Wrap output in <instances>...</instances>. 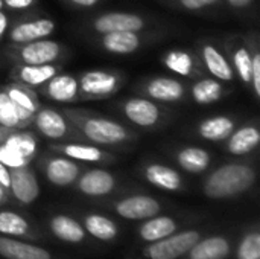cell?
<instances>
[{"mask_svg":"<svg viewBox=\"0 0 260 259\" xmlns=\"http://www.w3.org/2000/svg\"><path fill=\"white\" fill-rule=\"evenodd\" d=\"M79 90L81 98L85 101H98L105 99L114 95L122 84V76L111 70H87L79 78Z\"/></svg>","mask_w":260,"mask_h":259,"instance_id":"7c38bea8","label":"cell"},{"mask_svg":"<svg viewBox=\"0 0 260 259\" xmlns=\"http://www.w3.org/2000/svg\"><path fill=\"white\" fill-rule=\"evenodd\" d=\"M0 127L6 128H24L20 121L18 110L5 90H0Z\"/></svg>","mask_w":260,"mask_h":259,"instance_id":"d590c367","label":"cell"},{"mask_svg":"<svg viewBox=\"0 0 260 259\" xmlns=\"http://www.w3.org/2000/svg\"><path fill=\"white\" fill-rule=\"evenodd\" d=\"M0 143L6 145L9 150L17 153L26 162H32L37 150H38V139L34 133L24 128H6L0 127Z\"/></svg>","mask_w":260,"mask_h":259,"instance_id":"7402d4cb","label":"cell"},{"mask_svg":"<svg viewBox=\"0 0 260 259\" xmlns=\"http://www.w3.org/2000/svg\"><path fill=\"white\" fill-rule=\"evenodd\" d=\"M8 27H9V20H8V15H6L3 11H0V38H2V37L6 34Z\"/></svg>","mask_w":260,"mask_h":259,"instance_id":"7bdbcfd3","label":"cell"},{"mask_svg":"<svg viewBox=\"0 0 260 259\" xmlns=\"http://www.w3.org/2000/svg\"><path fill=\"white\" fill-rule=\"evenodd\" d=\"M253 2H254V0H227V3H229L232 8H235V9H245V8H248Z\"/></svg>","mask_w":260,"mask_h":259,"instance_id":"b9f144b4","label":"cell"},{"mask_svg":"<svg viewBox=\"0 0 260 259\" xmlns=\"http://www.w3.org/2000/svg\"><path fill=\"white\" fill-rule=\"evenodd\" d=\"M32 124L38 130V133L44 136L46 139L61 140V139L79 137L78 130L72 125L67 116L53 108H47V107L38 108V111L34 116Z\"/></svg>","mask_w":260,"mask_h":259,"instance_id":"5bb4252c","label":"cell"},{"mask_svg":"<svg viewBox=\"0 0 260 259\" xmlns=\"http://www.w3.org/2000/svg\"><path fill=\"white\" fill-rule=\"evenodd\" d=\"M146 95L152 101L158 102H178L186 95V87L181 81L175 78H166V76H157L148 81L145 85Z\"/></svg>","mask_w":260,"mask_h":259,"instance_id":"484cf974","label":"cell"},{"mask_svg":"<svg viewBox=\"0 0 260 259\" xmlns=\"http://www.w3.org/2000/svg\"><path fill=\"white\" fill-rule=\"evenodd\" d=\"M40 165L46 180L56 188H72L84 171L79 162L61 154L46 156Z\"/></svg>","mask_w":260,"mask_h":259,"instance_id":"9a60e30c","label":"cell"},{"mask_svg":"<svg viewBox=\"0 0 260 259\" xmlns=\"http://www.w3.org/2000/svg\"><path fill=\"white\" fill-rule=\"evenodd\" d=\"M53 246H64L70 250L101 255L105 246L96 241L81 224V221L67 209H50L40 221Z\"/></svg>","mask_w":260,"mask_h":259,"instance_id":"7a4b0ae2","label":"cell"},{"mask_svg":"<svg viewBox=\"0 0 260 259\" xmlns=\"http://www.w3.org/2000/svg\"><path fill=\"white\" fill-rule=\"evenodd\" d=\"M99 44L108 53L129 55L134 53L142 46V35L140 32H133V31L108 32L101 35Z\"/></svg>","mask_w":260,"mask_h":259,"instance_id":"83f0119b","label":"cell"},{"mask_svg":"<svg viewBox=\"0 0 260 259\" xmlns=\"http://www.w3.org/2000/svg\"><path fill=\"white\" fill-rule=\"evenodd\" d=\"M0 235L53 246L38 220L24 211L9 209L8 206L0 208Z\"/></svg>","mask_w":260,"mask_h":259,"instance_id":"ba28073f","label":"cell"},{"mask_svg":"<svg viewBox=\"0 0 260 259\" xmlns=\"http://www.w3.org/2000/svg\"><path fill=\"white\" fill-rule=\"evenodd\" d=\"M55 31V21L50 18H35L17 23L9 31V41L14 44H23L49 37Z\"/></svg>","mask_w":260,"mask_h":259,"instance_id":"d4e9b609","label":"cell"},{"mask_svg":"<svg viewBox=\"0 0 260 259\" xmlns=\"http://www.w3.org/2000/svg\"><path fill=\"white\" fill-rule=\"evenodd\" d=\"M229 53H230V64L238 75V78L250 85L251 84V64H253V56L250 47H247L241 40H233L227 46Z\"/></svg>","mask_w":260,"mask_h":259,"instance_id":"1f68e13d","label":"cell"},{"mask_svg":"<svg viewBox=\"0 0 260 259\" xmlns=\"http://www.w3.org/2000/svg\"><path fill=\"white\" fill-rule=\"evenodd\" d=\"M3 2V6H8L11 9H27L30 8L35 0H2Z\"/></svg>","mask_w":260,"mask_h":259,"instance_id":"ab89813d","label":"cell"},{"mask_svg":"<svg viewBox=\"0 0 260 259\" xmlns=\"http://www.w3.org/2000/svg\"><path fill=\"white\" fill-rule=\"evenodd\" d=\"M219 0H177V3L187 11H201L215 6Z\"/></svg>","mask_w":260,"mask_h":259,"instance_id":"f35d334b","label":"cell"},{"mask_svg":"<svg viewBox=\"0 0 260 259\" xmlns=\"http://www.w3.org/2000/svg\"><path fill=\"white\" fill-rule=\"evenodd\" d=\"M175 162L183 172L201 176L210 169L212 156L207 150L200 147H183L175 153Z\"/></svg>","mask_w":260,"mask_h":259,"instance_id":"4316f807","label":"cell"},{"mask_svg":"<svg viewBox=\"0 0 260 259\" xmlns=\"http://www.w3.org/2000/svg\"><path fill=\"white\" fill-rule=\"evenodd\" d=\"M70 212L81 221L84 229L105 247L117 246L125 235V226L122 220L104 209L75 208Z\"/></svg>","mask_w":260,"mask_h":259,"instance_id":"52a82bcc","label":"cell"},{"mask_svg":"<svg viewBox=\"0 0 260 259\" xmlns=\"http://www.w3.org/2000/svg\"><path fill=\"white\" fill-rule=\"evenodd\" d=\"M2 8H3V2L0 0V11H2Z\"/></svg>","mask_w":260,"mask_h":259,"instance_id":"bcb514c9","label":"cell"},{"mask_svg":"<svg viewBox=\"0 0 260 259\" xmlns=\"http://www.w3.org/2000/svg\"><path fill=\"white\" fill-rule=\"evenodd\" d=\"M62 113L78 130L81 137L87 139L90 143L98 147H117V145L129 143L137 137L136 133L131 131L128 127L108 118H102L72 108H67Z\"/></svg>","mask_w":260,"mask_h":259,"instance_id":"277c9868","label":"cell"},{"mask_svg":"<svg viewBox=\"0 0 260 259\" xmlns=\"http://www.w3.org/2000/svg\"><path fill=\"white\" fill-rule=\"evenodd\" d=\"M9 177H11V183H9L11 205H17L20 208L32 206L41 194V188L35 169L30 165L12 168L9 169Z\"/></svg>","mask_w":260,"mask_h":259,"instance_id":"4fadbf2b","label":"cell"},{"mask_svg":"<svg viewBox=\"0 0 260 259\" xmlns=\"http://www.w3.org/2000/svg\"><path fill=\"white\" fill-rule=\"evenodd\" d=\"M257 182V169L247 162L224 163L212 169L201 183V192L209 200H233L248 194Z\"/></svg>","mask_w":260,"mask_h":259,"instance_id":"6da1fadb","label":"cell"},{"mask_svg":"<svg viewBox=\"0 0 260 259\" xmlns=\"http://www.w3.org/2000/svg\"><path fill=\"white\" fill-rule=\"evenodd\" d=\"M3 90L11 98V101L15 104V107L18 110L20 121L23 122L24 128L29 127L32 124V121H34L35 113L40 108L38 96L34 92V89H30L27 85H23L20 82H12V84L5 85Z\"/></svg>","mask_w":260,"mask_h":259,"instance_id":"603a6c76","label":"cell"},{"mask_svg":"<svg viewBox=\"0 0 260 259\" xmlns=\"http://www.w3.org/2000/svg\"><path fill=\"white\" fill-rule=\"evenodd\" d=\"M201 58L206 66V69L210 72V75L224 82H232L235 79V70L229 61V58L213 44L204 43L201 46Z\"/></svg>","mask_w":260,"mask_h":259,"instance_id":"f1b7e54d","label":"cell"},{"mask_svg":"<svg viewBox=\"0 0 260 259\" xmlns=\"http://www.w3.org/2000/svg\"><path fill=\"white\" fill-rule=\"evenodd\" d=\"M96 206L113 214L116 218L129 223H139L172 209V206L166 200H161L146 192L119 194L116 197L96 202Z\"/></svg>","mask_w":260,"mask_h":259,"instance_id":"5b68a950","label":"cell"},{"mask_svg":"<svg viewBox=\"0 0 260 259\" xmlns=\"http://www.w3.org/2000/svg\"><path fill=\"white\" fill-rule=\"evenodd\" d=\"M62 52L59 43L53 40L40 38L35 41L17 44L12 50L14 58L20 64H53Z\"/></svg>","mask_w":260,"mask_h":259,"instance_id":"2e32d148","label":"cell"},{"mask_svg":"<svg viewBox=\"0 0 260 259\" xmlns=\"http://www.w3.org/2000/svg\"><path fill=\"white\" fill-rule=\"evenodd\" d=\"M72 188L81 197L93 202L107 200L120 194V182L117 176L105 168L84 169Z\"/></svg>","mask_w":260,"mask_h":259,"instance_id":"30bf717a","label":"cell"},{"mask_svg":"<svg viewBox=\"0 0 260 259\" xmlns=\"http://www.w3.org/2000/svg\"><path fill=\"white\" fill-rule=\"evenodd\" d=\"M0 259H81L52 246L0 235Z\"/></svg>","mask_w":260,"mask_h":259,"instance_id":"8fae6325","label":"cell"},{"mask_svg":"<svg viewBox=\"0 0 260 259\" xmlns=\"http://www.w3.org/2000/svg\"><path fill=\"white\" fill-rule=\"evenodd\" d=\"M253 56V64H251V85H253V92L256 95V98H260V55L259 50L254 49L251 52Z\"/></svg>","mask_w":260,"mask_h":259,"instance_id":"74e56055","label":"cell"},{"mask_svg":"<svg viewBox=\"0 0 260 259\" xmlns=\"http://www.w3.org/2000/svg\"><path fill=\"white\" fill-rule=\"evenodd\" d=\"M221 226V223L215 221H204L198 223L189 227H184L166 238L146 243V244H137L129 246L125 259H180L183 258L190 247L200 241L204 235H207L210 231Z\"/></svg>","mask_w":260,"mask_h":259,"instance_id":"3957f363","label":"cell"},{"mask_svg":"<svg viewBox=\"0 0 260 259\" xmlns=\"http://www.w3.org/2000/svg\"><path fill=\"white\" fill-rule=\"evenodd\" d=\"M59 72L55 64H18L12 70V78L30 89L41 87Z\"/></svg>","mask_w":260,"mask_h":259,"instance_id":"f546056e","label":"cell"},{"mask_svg":"<svg viewBox=\"0 0 260 259\" xmlns=\"http://www.w3.org/2000/svg\"><path fill=\"white\" fill-rule=\"evenodd\" d=\"M122 110L133 124L142 128L155 127L161 119L160 107L152 99L146 98H129L122 104Z\"/></svg>","mask_w":260,"mask_h":259,"instance_id":"ffe728a7","label":"cell"},{"mask_svg":"<svg viewBox=\"0 0 260 259\" xmlns=\"http://www.w3.org/2000/svg\"><path fill=\"white\" fill-rule=\"evenodd\" d=\"M11 205V195L9 192L0 185V208H5V206H9Z\"/></svg>","mask_w":260,"mask_h":259,"instance_id":"ee69618b","label":"cell"},{"mask_svg":"<svg viewBox=\"0 0 260 259\" xmlns=\"http://www.w3.org/2000/svg\"><path fill=\"white\" fill-rule=\"evenodd\" d=\"M190 93L197 104L210 105V104L218 102L222 98L224 87H222L221 81H218L215 78H203V79H198L192 85Z\"/></svg>","mask_w":260,"mask_h":259,"instance_id":"e575fe53","label":"cell"},{"mask_svg":"<svg viewBox=\"0 0 260 259\" xmlns=\"http://www.w3.org/2000/svg\"><path fill=\"white\" fill-rule=\"evenodd\" d=\"M43 93L55 102H76L82 101L78 78L70 73H56L46 84L41 85Z\"/></svg>","mask_w":260,"mask_h":259,"instance_id":"cb8c5ba5","label":"cell"},{"mask_svg":"<svg viewBox=\"0 0 260 259\" xmlns=\"http://www.w3.org/2000/svg\"><path fill=\"white\" fill-rule=\"evenodd\" d=\"M50 150L56 154L66 156L79 163H113L114 156L108 151L99 148L93 143H82V142H66V143H55L50 145Z\"/></svg>","mask_w":260,"mask_h":259,"instance_id":"ac0fdd59","label":"cell"},{"mask_svg":"<svg viewBox=\"0 0 260 259\" xmlns=\"http://www.w3.org/2000/svg\"><path fill=\"white\" fill-rule=\"evenodd\" d=\"M236 124L229 116H212L198 124V134L200 137L212 142H222L233 133Z\"/></svg>","mask_w":260,"mask_h":259,"instance_id":"d6a6232c","label":"cell"},{"mask_svg":"<svg viewBox=\"0 0 260 259\" xmlns=\"http://www.w3.org/2000/svg\"><path fill=\"white\" fill-rule=\"evenodd\" d=\"M0 162L12 169V168H20V166H26V165H30L29 162H26L24 159H21L17 153H14L12 150H9L6 145L0 143Z\"/></svg>","mask_w":260,"mask_h":259,"instance_id":"8d00e7d4","label":"cell"},{"mask_svg":"<svg viewBox=\"0 0 260 259\" xmlns=\"http://www.w3.org/2000/svg\"><path fill=\"white\" fill-rule=\"evenodd\" d=\"M140 174L146 183L165 192L177 194V192L186 191L187 188L183 174L178 169L165 163H157V162L146 163L142 166Z\"/></svg>","mask_w":260,"mask_h":259,"instance_id":"e0dca14e","label":"cell"},{"mask_svg":"<svg viewBox=\"0 0 260 259\" xmlns=\"http://www.w3.org/2000/svg\"><path fill=\"white\" fill-rule=\"evenodd\" d=\"M9 183H11V177H9V168H6L2 162H0V185L9 192Z\"/></svg>","mask_w":260,"mask_h":259,"instance_id":"60d3db41","label":"cell"},{"mask_svg":"<svg viewBox=\"0 0 260 259\" xmlns=\"http://www.w3.org/2000/svg\"><path fill=\"white\" fill-rule=\"evenodd\" d=\"M204 221H209V215L203 212H172L169 209L158 215L136 223L133 229L131 246L152 243L166 238L184 227Z\"/></svg>","mask_w":260,"mask_h":259,"instance_id":"8992f818","label":"cell"},{"mask_svg":"<svg viewBox=\"0 0 260 259\" xmlns=\"http://www.w3.org/2000/svg\"><path fill=\"white\" fill-rule=\"evenodd\" d=\"M69 2H72L73 5L81 6V8H91L99 3V0H69Z\"/></svg>","mask_w":260,"mask_h":259,"instance_id":"f6af8a7d","label":"cell"},{"mask_svg":"<svg viewBox=\"0 0 260 259\" xmlns=\"http://www.w3.org/2000/svg\"><path fill=\"white\" fill-rule=\"evenodd\" d=\"M230 259H260L259 220H253L238 227Z\"/></svg>","mask_w":260,"mask_h":259,"instance_id":"44dd1931","label":"cell"},{"mask_svg":"<svg viewBox=\"0 0 260 259\" xmlns=\"http://www.w3.org/2000/svg\"><path fill=\"white\" fill-rule=\"evenodd\" d=\"M163 64L166 66V69H169L171 72L181 75V76H195L198 69H197V61L193 58V55L184 49H171L168 50L163 58H161Z\"/></svg>","mask_w":260,"mask_h":259,"instance_id":"836d02e7","label":"cell"},{"mask_svg":"<svg viewBox=\"0 0 260 259\" xmlns=\"http://www.w3.org/2000/svg\"><path fill=\"white\" fill-rule=\"evenodd\" d=\"M91 27L99 35L108 32H120V31L140 32L146 27V21L139 14L116 11V12H105L96 17L91 23Z\"/></svg>","mask_w":260,"mask_h":259,"instance_id":"d6986e66","label":"cell"},{"mask_svg":"<svg viewBox=\"0 0 260 259\" xmlns=\"http://www.w3.org/2000/svg\"><path fill=\"white\" fill-rule=\"evenodd\" d=\"M239 226H218L197 241L180 259H230Z\"/></svg>","mask_w":260,"mask_h":259,"instance_id":"9c48e42d","label":"cell"},{"mask_svg":"<svg viewBox=\"0 0 260 259\" xmlns=\"http://www.w3.org/2000/svg\"><path fill=\"white\" fill-rule=\"evenodd\" d=\"M260 142V131L256 125H244L227 137V151L232 156H247L251 154Z\"/></svg>","mask_w":260,"mask_h":259,"instance_id":"4dcf8cb0","label":"cell"}]
</instances>
